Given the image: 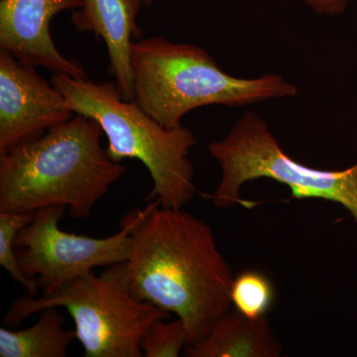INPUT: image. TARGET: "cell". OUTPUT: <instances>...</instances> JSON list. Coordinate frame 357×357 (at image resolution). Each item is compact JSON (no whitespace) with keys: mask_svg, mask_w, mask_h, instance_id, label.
Returning a JSON list of instances; mask_svg holds the SVG:
<instances>
[{"mask_svg":"<svg viewBox=\"0 0 357 357\" xmlns=\"http://www.w3.org/2000/svg\"><path fill=\"white\" fill-rule=\"evenodd\" d=\"M128 264L137 299L184 321L189 344L202 342L231 310L234 276L211 227L158 201L138 208Z\"/></svg>","mask_w":357,"mask_h":357,"instance_id":"cell-1","label":"cell"},{"mask_svg":"<svg viewBox=\"0 0 357 357\" xmlns=\"http://www.w3.org/2000/svg\"><path fill=\"white\" fill-rule=\"evenodd\" d=\"M103 135L95 119L75 114L38 139L0 155V213L63 206L70 218L88 220L126 173L102 146Z\"/></svg>","mask_w":357,"mask_h":357,"instance_id":"cell-2","label":"cell"},{"mask_svg":"<svg viewBox=\"0 0 357 357\" xmlns=\"http://www.w3.org/2000/svg\"><path fill=\"white\" fill-rule=\"evenodd\" d=\"M130 63L134 100L168 128L182 126L185 115L199 107H241L298 93L279 75L231 76L201 47L162 36L134 40Z\"/></svg>","mask_w":357,"mask_h":357,"instance_id":"cell-3","label":"cell"},{"mask_svg":"<svg viewBox=\"0 0 357 357\" xmlns=\"http://www.w3.org/2000/svg\"><path fill=\"white\" fill-rule=\"evenodd\" d=\"M51 83L65 96L75 114L95 119L115 162L136 159L151 176L149 199L164 208L181 210L196 194L194 166L190 152L197 138L183 126L168 128L148 114L135 100L122 96L115 82L89 81L53 74Z\"/></svg>","mask_w":357,"mask_h":357,"instance_id":"cell-4","label":"cell"},{"mask_svg":"<svg viewBox=\"0 0 357 357\" xmlns=\"http://www.w3.org/2000/svg\"><path fill=\"white\" fill-rule=\"evenodd\" d=\"M64 307L74 319L86 357H143L141 342L149 326L170 314L133 295L128 264L89 272L48 295L14 300L3 325L16 326L46 307Z\"/></svg>","mask_w":357,"mask_h":357,"instance_id":"cell-5","label":"cell"},{"mask_svg":"<svg viewBox=\"0 0 357 357\" xmlns=\"http://www.w3.org/2000/svg\"><path fill=\"white\" fill-rule=\"evenodd\" d=\"M208 153L222 170L213 195L217 208L241 203L244 184L270 178L287 185L295 199H321L340 204L357 223V164L344 170L311 168L289 156L266 122L246 112L222 139L208 146Z\"/></svg>","mask_w":357,"mask_h":357,"instance_id":"cell-6","label":"cell"},{"mask_svg":"<svg viewBox=\"0 0 357 357\" xmlns=\"http://www.w3.org/2000/svg\"><path fill=\"white\" fill-rule=\"evenodd\" d=\"M67 208L49 206L35 213L18 232L14 248L22 271L38 283L43 295L56 292L77 277L126 262L132 250V229L137 210L121 220L116 234L105 238L69 234L59 227Z\"/></svg>","mask_w":357,"mask_h":357,"instance_id":"cell-7","label":"cell"},{"mask_svg":"<svg viewBox=\"0 0 357 357\" xmlns=\"http://www.w3.org/2000/svg\"><path fill=\"white\" fill-rule=\"evenodd\" d=\"M63 93L0 49V155L38 139L74 116Z\"/></svg>","mask_w":357,"mask_h":357,"instance_id":"cell-8","label":"cell"},{"mask_svg":"<svg viewBox=\"0 0 357 357\" xmlns=\"http://www.w3.org/2000/svg\"><path fill=\"white\" fill-rule=\"evenodd\" d=\"M82 6L83 0H0V49L26 65L86 79L82 65L60 53L50 31L58 13Z\"/></svg>","mask_w":357,"mask_h":357,"instance_id":"cell-9","label":"cell"},{"mask_svg":"<svg viewBox=\"0 0 357 357\" xmlns=\"http://www.w3.org/2000/svg\"><path fill=\"white\" fill-rule=\"evenodd\" d=\"M142 4L143 0H83L72 14L77 31L91 32L105 42L110 73L128 100H134L131 46L141 33L136 20Z\"/></svg>","mask_w":357,"mask_h":357,"instance_id":"cell-10","label":"cell"},{"mask_svg":"<svg viewBox=\"0 0 357 357\" xmlns=\"http://www.w3.org/2000/svg\"><path fill=\"white\" fill-rule=\"evenodd\" d=\"M283 347L266 317L250 319L236 309L213 325L208 337L185 345V357H279Z\"/></svg>","mask_w":357,"mask_h":357,"instance_id":"cell-11","label":"cell"},{"mask_svg":"<svg viewBox=\"0 0 357 357\" xmlns=\"http://www.w3.org/2000/svg\"><path fill=\"white\" fill-rule=\"evenodd\" d=\"M60 307H46L29 328L11 331L0 328V357H65L76 337L75 330H66Z\"/></svg>","mask_w":357,"mask_h":357,"instance_id":"cell-12","label":"cell"},{"mask_svg":"<svg viewBox=\"0 0 357 357\" xmlns=\"http://www.w3.org/2000/svg\"><path fill=\"white\" fill-rule=\"evenodd\" d=\"M236 311L250 319L266 317L275 299L273 284L261 272L248 270L234 277L230 290Z\"/></svg>","mask_w":357,"mask_h":357,"instance_id":"cell-13","label":"cell"},{"mask_svg":"<svg viewBox=\"0 0 357 357\" xmlns=\"http://www.w3.org/2000/svg\"><path fill=\"white\" fill-rule=\"evenodd\" d=\"M34 217L35 213H0V265L13 280L26 288L28 294L39 296L41 289L38 283L22 271L14 248V241L18 232Z\"/></svg>","mask_w":357,"mask_h":357,"instance_id":"cell-14","label":"cell"},{"mask_svg":"<svg viewBox=\"0 0 357 357\" xmlns=\"http://www.w3.org/2000/svg\"><path fill=\"white\" fill-rule=\"evenodd\" d=\"M154 321L141 342V351L146 357H177L189 344V335L184 321L178 319Z\"/></svg>","mask_w":357,"mask_h":357,"instance_id":"cell-15","label":"cell"},{"mask_svg":"<svg viewBox=\"0 0 357 357\" xmlns=\"http://www.w3.org/2000/svg\"><path fill=\"white\" fill-rule=\"evenodd\" d=\"M304 1L316 13L337 16L347 10L351 0H304Z\"/></svg>","mask_w":357,"mask_h":357,"instance_id":"cell-16","label":"cell"},{"mask_svg":"<svg viewBox=\"0 0 357 357\" xmlns=\"http://www.w3.org/2000/svg\"><path fill=\"white\" fill-rule=\"evenodd\" d=\"M155 0H143V3H144V6H150V4L153 3Z\"/></svg>","mask_w":357,"mask_h":357,"instance_id":"cell-17","label":"cell"}]
</instances>
